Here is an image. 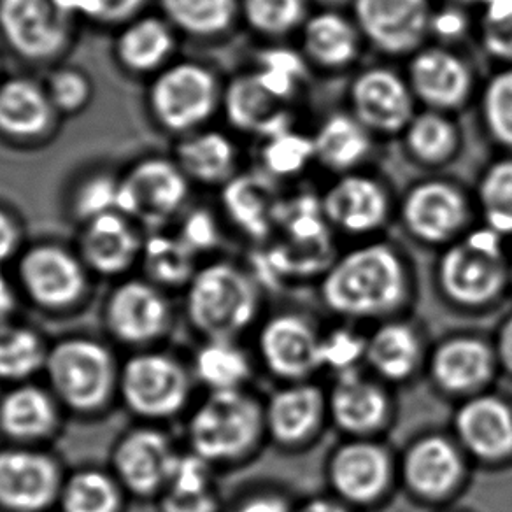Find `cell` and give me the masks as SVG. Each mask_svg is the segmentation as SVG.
<instances>
[{
  "instance_id": "obj_1",
  "label": "cell",
  "mask_w": 512,
  "mask_h": 512,
  "mask_svg": "<svg viewBox=\"0 0 512 512\" xmlns=\"http://www.w3.org/2000/svg\"><path fill=\"white\" fill-rule=\"evenodd\" d=\"M416 276L406 255L386 241H365L332 258L318 278V299L335 321L358 327L411 314Z\"/></svg>"
},
{
  "instance_id": "obj_2",
  "label": "cell",
  "mask_w": 512,
  "mask_h": 512,
  "mask_svg": "<svg viewBox=\"0 0 512 512\" xmlns=\"http://www.w3.org/2000/svg\"><path fill=\"white\" fill-rule=\"evenodd\" d=\"M511 253L505 239L486 225L441 249L434 285L444 306L463 314H488L511 297Z\"/></svg>"
},
{
  "instance_id": "obj_3",
  "label": "cell",
  "mask_w": 512,
  "mask_h": 512,
  "mask_svg": "<svg viewBox=\"0 0 512 512\" xmlns=\"http://www.w3.org/2000/svg\"><path fill=\"white\" fill-rule=\"evenodd\" d=\"M188 451L214 469H237L264 451V397L255 388L232 392H206L190 407L185 427Z\"/></svg>"
},
{
  "instance_id": "obj_4",
  "label": "cell",
  "mask_w": 512,
  "mask_h": 512,
  "mask_svg": "<svg viewBox=\"0 0 512 512\" xmlns=\"http://www.w3.org/2000/svg\"><path fill=\"white\" fill-rule=\"evenodd\" d=\"M186 320L206 339H239L253 334L264 318L265 288L253 271L232 262L197 269L186 286Z\"/></svg>"
},
{
  "instance_id": "obj_5",
  "label": "cell",
  "mask_w": 512,
  "mask_h": 512,
  "mask_svg": "<svg viewBox=\"0 0 512 512\" xmlns=\"http://www.w3.org/2000/svg\"><path fill=\"white\" fill-rule=\"evenodd\" d=\"M121 362L107 344L71 335L50 344L44 367L46 386L65 411L97 416L118 400Z\"/></svg>"
},
{
  "instance_id": "obj_6",
  "label": "cell",
  "mask_w": 512,
  "mask_h": 512,
  "mask_svg": "<svg viewBox=\"0 0 512 512\" xmlns=\"http://www.w3.org/2000/svg\"><path fill=\"white\" fill-rule=\"evenodd\" d=\"M323 479L325 491L351 509L379 511L399 491V451L386 439L341 437L325 456Z\"/></svg>"
},
{
  "instance_id": "obj_7",
  "label": "cell",
  "mask_w": 512,
  "mask_h": 512,
  "mask_svg": "<svg viewBox=\"0 0 512 512\" xmlns=\"http://www.w3.org/2000/svg\"><path fill=\"white\" fill-rule=\"evenodd\" d=\"M474 463L449 430H425L399 449V490L413 504L441 509L469 488Z\"/></svg>"
},
{
  "instance_id": "obj_8",
  "label": "cell",
  "mask_w": 512,
  "mask_h": 512,
  "mask_svg": "<svg viewBox=\"0 0 512 512\" xmlns=\"http://www.w3.org/2000/svg\"><path fill=\"white\" fill-rule=\"evenodd\" d=\"M190 365L160 349L134 351L121 362L118 400L143 423H162L186 413L192 404Z\"/></svg>"
},
{
  "instance_id": "obj_9",
  "label": "cell",
  "mask_w": 512,
  "mask_h": 512,
  "mask_svg": "<svg viewBox=\"0 0 512 512\" xmlns=\"http://www.w3.org/2000/svg\"><path fill=\"white\" fill-rule=\"evenodd\" d=\"M253 334L258 369L276 383L321 376L323 327L306 309L279 307L265 313Z\"/></svg>"
},
{
  "instance_id": "obj_10",
  "label": "cell",
  "mask_w": 512,
  "mask_h": 512,
  "mask_svg": "<svg viewBox=\"0 0 512 512\" xmlns=\"http://www.w3.org/2000/svg\"><path fill=\"white\" fill-rule=\"evenodd\" d=\"M425 377L437 395L453 404L490 392L502 377L491 335L455 330L432 341Z\"/></svg>"
},
{
  "instance_id": "obj_11",
  "label": "cell",
  "mask_w": 512,
  "mask_h": 512,
  "mask_svg": "<svg viewBox=\"0 0 512 512\" xmlns=\"http://www.w3.org/2000/svg\"><path fill=\"white\" fill-rule=\"evenodd\" d=\"M330 428L351 439H386L399 418L397 390L369 370L330 377L327 386Z\"/></svg>"
},
{
  "instance_id": "obj_12",
  "label": "cell",
  "mask_w": 512,
  "mask_h": 512,
  "mask_svg": "<svg viewBox=\"0 0 512 512\" xmlns=\"http://www.w3.org/2000/svg\"><path fill=\"white\" fill-rule=\"evenodd\" d=\"M174 309L165 290L148 279H125L102 304V325L116 344L134 351L157 348L171 332Z\"/></svg>"
},
{
  "instance_id": "obj_13",
  "label": "cell",
  "mask_w": 512,
  "mask_h": 512,
  "mask_svg": "<svg viewBox=\"0 0 512 512\" xmlns=\"http://www.w3.org/2000/svg\"><path fill=\"white\" fill-rule=\"evenodd\" d=\"M265 430L272 448L299 455L330 428L327 386L316 379L279 383L264 397Z\"/></svg>"
},
{
  "instance_id": "obj_14",
  "label": "cell",
  "mask_w": 512,
  "mask_h": 512,
  "mask_svg": "<svg viewBox=\"0 0 512 512\" xmlns=\"http://www.w3.org/2000/svg\"><path fill=\"white\" fill-rule=\"evenodd\" d=\"M449 432L476 469L512 467V400L497 392L456 402Z\"/></svg>"
},
{
  "instance_id": "obj_15",
  "label": "cell",
  "mask_w": 512,
  "mask_h": 512,
  "mask_svg": "<svg viewBox=\"0 0 512 512\" xmlns=\"http://www.w3.org/2000/svg\"><path fill=\"white\" fill-rule=\"evenodd\" d=\"M399 214L409 237L427 248L442 249L469 232L472 204L455 183L425 179L407 190Z\"/></svg>"
},
{
  "instance_id": "obj_16",
  "label": "cell",
  "mask_w": 512,
  "mask_h": 512,
  "mask_svg": "<svg viewBox=\"0 0 512 512\" xmlns=\"http://www.w3.org/2000/svg\"><path fill=\"white\" fill-rule=\"evenodd\" d=\"M181 453L164 428L155 423H141L125 430L114 442L111 472L130 497L157 500L169 483Z\"/></svg>"
},
{
  "instance_id": "obj_17",
  "label": "cell",
  "mask_w": 512,
  "mask_h": 512,
  "mask_svg": "<svg viewBox=\"0 0 512 512\" xmlns=\"http://www.w3.org/2000/svg\"><path fill=\"white\" fill-rule=\"evenodd\" d=\"M18 285L37 309L67 313L83 304L90 281L81 256L43 244L23 253L18 262Z\"/></svg>"
},
{
  "instance_id": "obj_18",
  "label": "cell",
  "mask_w": 512,
  "mask_h": 512,
  "mask_svg": "<svg viewBox=\"0 0 512 512\" xmlns=\"http://www.w3.org/2000/svg\"><path fill=\"white\" fill-rule=\"evenodd\" d=\"M55 455L36 446L0 448V512H50L65 481Z\"/></svg>"
},
{
  "instance_id": "obj_19",
  "label": "cell",
  "mask_w": 512,
  "mask_h": 512,
  "mask_svg": "<svg viewBox=\"0 0 512 512\" xmlns=\"http://www.w3.org/2000/svg\"><path fill=\"white\" fill-rule=\"evenodd\" d=\"M432 341L411 314L376 323L367 330L363 367L395 390L425 376Z\"/></svg>"
},
{
  "instance_id": "obj_20",
  "label": "cell",
  "mask_w": 512,
  "mask_h": 512,
  "mask_svg": "<svg viewBox=\"0 0 512 512\" xmlns=\"http://www.w3.org/2000/svg\"><path fill=\"white\" fill-rule=\"evenodd\" d=\"M432 15L430 0H353L363 41L388 57H411L423 48Z\"/></svg>"
},
{
  "instance_id": "obj_21",
  "label": "cell",
  "mask_w": 512,
  "mask_h": 512,
  "mask_svg": "<svg viewBox=\"0 0 512 512\" xmlns=\"http://www.w3.org/2000/svg\"><path fill=\"white\" fill-rule=\"evenodd\" d=\"M413 90L399 72L370 67L356 74L349 86L351 114L372 136H399L416 111Z\"/></svg>"
},
{
  "instance_id": "obj_22",
  "label": "cell",
  "mask_w": 512,
  "mask_h": 512,
  "mask_svg": "<svg viewBox=\"0 0 512 512\" xmlns=\"http://www.w3.org/2000/svg\"><path fill=\"white\" fill-rule=\"evenodd\" d=\"M320 200L321 211L330 228L349 237L379 234L392 216L388 188L363 172L341 174Z\"/></svg>"
},
{
  "instance_id": "obj_23",
  "label": "cell",
  "mask_w": 512,
  "mask_h": 512,
  "mask_svg": "<svg viewBox=\"0 0 512 512\" xmlns=\"http://www.w3.org/2000/svg\"><path fill=\"white\" fill-rule=\"evenodd\" d=\"M406 79L416 102L448 114L467 106L476 86L472 67L444 46H423L413 53Z\"/></svg>"
},
{
  "instance_id": "obj_24",
  "label": "cell",
  "mask_w": 512,
  "mask_h": 512,
  "mask_svg": "<svg viewBox=\"0 0 512 512\" xmlns=\"http://www.w3.org/2000/svg\"><path fill=\"white\" fill-rule=\"evenodd\" d=\"M72 16L67 0H0L2 32L25 57L46 58L58 53Z\"/></svg>"
},
{
  "instance_id": "obj_25",
  "label": "cell",
  "mask_w": 512,
  "mask_h": 512,
  "mask_svg": "<svg viewBox=\"0 0 512 512\" xmlns=\"http://www.w3.org/2000/svg\"><path fill=\"white\" fill-rule=\"evenodd\" d=\"M186 195L188 185L183 169L165 160H148L120 181V213L160 227L178 213Z\"/></svg>"
},
{
  "instance_id": "obj_26",
  "label": "cell",
  "mask_w": 512,
  "mask_h": 512,
  "mask_svg": "<svg viewBox=\"0 0 512 512\" xmlns=\"http://www.w3.org/2000/svg\"><path fill=\"white\" fill-rule=\"evenodd\" d=\"M151 102L164 125L172 130H188L213 114L218 104V83L202 65L179 64L157 79Z\"/></svg>"
},
{
  "instance_id": "obj_27",
  "label": "cell",
  "mask_w": 512,
  "mask_h": 512,
  "mask_svg": "<svg viewBox=\"0 0 512 512\" xmlns=\"http://www.w3.org/2000/svg\"><path fill=\"white\" fill-rule=\"evenodd\" d=\"M64 411L48 386L13 384L0 395V435L9 444L43 448L60 434Z\"/></svg>"
},
{
  "instance_id": "obj_28",
  "label": "cell",
  "mask_w": 512,
  "mask_h": 512,
  "mask_svg": "<svg viewBox=\"0 0 512 512\" xmlns=\"http://www.w3.org/2000/svg\"><path fill=\"white\" fill-rule=\"evenodd\" d=\"M79 249L88 271L116 278L136 264L143 244L127 218L121 213H113L88 221Z\"/></svg>"
},
{
  "instance_id": "obj_29",
  "label": "cell",
  "mask_w": 512,
  "mask_h": 512,
  "mask_svg": "<svg viewBox=\"0 0 512 512\" xmlns=\"http://www.w3.org/2000/svg\"><path fill=\"white\" fill-rule=\"evenodd\" d=\"M290 107L269 92L255 72L235 78L225 95V111L230 123L242 132L262 139L292 128Z\"/></svg>"
},
{
  "instance_id": "obj_30",
  "label": "cell",
  "mask_w": 512,
  "mask_h": 512,
  "mask_svg": "<svg viewBox=\"0 0 512 512\" xmlns=\"http://www.w3.org/2000/svg\"><path fill=\"white\" fill-rule=\"evenodd\" d=\"M300 32L302 55L325 71H342L355 64L362 53L363 36L358 25L337 11L307 16Z\"/></svg>"
},
{
  "instance_id": "obj_31",
  "label": "cell",
  "mask_w": 512,
  "mask_h": 512,
  "mask_svg": "<svg viewBox=\"0 0 512 512\" xmlns=\"http://www.w3.org/2000/svg\"><path fill=\"white\" fill-rule=\"evenodd\" d=\"M193 379L206 392H232L251 388L258 372L253 348L239 339H206L190 362Z\"/></svg>"
},
{
  "instance_id": "obj_32",
  "label": "cell",
  "mask_w": 512,
  "mask_h": 512,
  "mask_svg": "<svg viewBox=\"0 0 512 512\" xmlns=\"http://www.w3.org/2000/svg\"><path fill=\"white\" fill-rule=\"evenodd\" d=\"M157 502L160 512L225 511L218 469L192 451H183Z\"/></svg>"
},
{
  "instance_id": "obj_33",
  "label": "cell",
  "mask_w": 512,
  "mask_h": 512,
  "mask_svg": "<svg viewBox=\"0 0 512 512\" xmlns=\"http://www.w3.org/2000/svg\"><path fill=\"white\" fill-rule=\"evenodd\" d=\"M223 204L235 227L256 241L274 232L281 202L276 199L274 179L265 172L228 179Z\"/></svg>"
},
{
  "instance_id": "obj_34",
  "label": "cell",
  "mask_w": 512,
  "mask_h": 512,
  "mask_svg": "<svg viewBox=\"0 0 512 512\" xmlns=\"http://www.w3.org/2000/svg\"><path fill=\"white\" fill-rule=\"evenodd\" d=\"M372 134L351 113H334L314 132L316 162L335 174L355 172L374 150Z\"/></svg>"
},
{
  "instance_id": "obj_35",
  "label": "cell",
  "mask_w": 512,
  "mask_h": 512,
  "mask_svg": "<svg viewBox=\"0 0 512 512\" xmlns=\"http://www.w3.org/2000/svg\"><path fill=\"white\" fill-rule=\"evenodd\" d=\"M404 146L414 162L425 167L449 164L460 150V130L448 113L425 109L414 114L402 132Z\"/></svg>"
},
{
  "instance_id": "obj_36",
  "label": "cell",
  "mask_w": 512,
  "mask_h": 512,
  "mask_svg": "<svg viewBox=\"0 0 512 512\" xmlns=\"http://www.w3.org/2000/svg\"><path fill=\"white\" fill-rule=\"evenodd\" d=\"M127 497L111 469L85 467L65 476L57 507L60 512H123Z\"/></svg>"
},
{
  "instance_id": "obj_37",
  "label": "cell",
  "mask_w": 512,
  "mask_h": 512,
  "mask_svg": "<svg viewBox=\"0 0 512 512\" xmlns=\"http://www.w3.org/2000/svg\"><path fill=\"white\" fill-rule=\"evenodd\" d=\"M50 344L36 328L22 323L0 327V383H29L44 372Z\"/></svg>"
},
{
  "instance_id": "obj_38",
  "label": "cell",
  "mask_w": 512,
  "mask_h": 512,
  "mask_svg": "<svg viewBox=\"0 0 512 512\" xmlns=\"http://www.w3.org/2000/svg\"><path fill=\"white\" fill-rule=\"evenodd\" d=\"M50 114V100L27 79H15L0 88V130L9 136L41 134L50 123Z\"/></svg>"
},
{
  "instance_id": "obj_39",
  "label": "cell",
  "mask_w": 512,
  "mask_h": 512,
  "mask_svg": "<svg viewBox=\"0 0 512 512\" xmlns=\"http://www.w3.org/2000/svg\"><path fill=\"white\" fill-rule=\"evenodd\" d=\"M141 256L146 279L162 290L186 288L197 272V255L179 239V235H151L143 244Z\"/></svg>"
},
{
  "instance_id": "obj_40",
  "label": "cell",
  "mask_w": 512,
  "mask_h": 512,
  "mask_svg": "<svg viewBox=\"0 0 512 512\" xmlns=\"http://www.w3.org/2000/svg\"><path fill=\"white\" fill-rule=\"evenodd\" d=\"M237 151L225 134L202 132L186 139L179 148L181 169L202 183H220L232 179Z\"/></svg>"
},
{
  "instance_id": "obj_41",
  "label": "cell",
  "mask_w": 512,
  "mask_h": 512,
  "mask_svg": "<svg viewBox=\"0 0 512 512\" xmlns=\"http://www.w3.org/2000/svg\"><path fill=\"white\" fill-rule=\"evenodd\" d=\"M477 206L486 227L504 239L512 237V157L495 160L484 169L477 183Z\"/></svg>"
},
{
  "instance_id": "obj_42",
  "label": "cell",
  "mask_w": 512,
  "mask_h": 512,
  "mask_svg": "<svg viewBox=\"0 0 512 512\" xmlns=\"http://www.w3.org/2000/svg\"><path fill=\"white\" fill-rule=\"evenodd\" d=\"M313 162V137L300 134L293 127L264 139L260 150L262 169L274 181L297 178Z\"/></svg>"
},
{
  "instance_id": "obj_43",
  "label": "cell",
  "mask_w": 512,
  "mask_h": 512,
  "mask_svg": "<svg viewBox=\"0 0 512 512\" xmlns=\"http://www.w3.org/2000/svg\"><path fill=\"white\" fill-rule=\"evenodd\" d=\"M179 29L199 37L223 34L234 22L237 0H162Z\"/></svg>"
},
{
  "instance_id": "obj_44",
  "label": "cell",
  "mask_w": 512,
  "mask_h": 512,
  "mask_svg": "<svg viewBox=\"0 0 512 512\" xmlns=\"http://www.w3.org/2000/svg\"><path fill=\"white\" fill-rule=\"evenodd\" d=\"M171 30L155 18L130 25L120 39V57L128 67L150 71L162 64L172 50Z\"/></svg>"
},
{
  "instance_id": "obj_45",
  "label": "cell",
  "mask_w": 512,
  "mask_h": 512,
  "mask_svg": "<svg viewBox=\"0 0 512 512\" xmlns=\"http://www.w3.org/2000/svg\"><path fill=\"white\" fill-rule=\"evenodd\" d=\"M306 57L288 48H269L258 57L256 78L279 100L292 106L307 76Z\"/></svg>"
},
{
  "instance_id": "obj_46",
  "label": "cell",
  "mask_w": 512,
  "mask_h": 512,
  "mask_svg": "<svg viewBox=\"0 0 512 512\" xmlns=\"http://www.w3.org/2000/svg\"><path fill=\"white\" fill-rule=\"evenodd\" d=\"M241 8L249 27L269 39L290 36L307 20L306 0H241Z\"/></svg>"
},
{
  "instance_id": "obj_47",
  "label": "cell",
  "mask_w": 512,
  "mask_h": 512,
  "mask_svg": "<svg viewBox=\"0 0 512 512\" xmlns=\"http://www.w3.org/2000/svg\"><path fill=\"white\" fill-rule=\"evenodd\" d=\"M367 330L353 323L335 321L323 328L321 337V374L339 376L349 370L362 369L365 360Z\"/></svg>"
},
{
  "instance_id": "obj_48",
  "label": "cell",
  "mask_w": 512,
  "mask_h": 512,
  "mask_svg": "<svg viewBox=\"0 0 512 512\" xmlns=\"http://www.w3.org/2000/svg\"><path fill=\"white\" fill-rule=\"evenodd\" d=\"M481 118L491 141L512 151V65L495 72L484 85Z\"/></svg>"
},
{
  "instance_id": "obj_49",
  "label": "cell",
  "mask_w": 512,
  "mask_h": 512,
  "mask_svg": "<svg viewBox=\"0 0 512 512\" xmlns=\"http://www.w3.org/2000/svg\"><path fill=\"white\" fill-rule=\"evenodd\" d=\"M479 39L491 58L512 65V0H495L484 6Z\"/></svg>"
},
{
  "instance_id": "obj_50",
  "label": "cell",
  "mask_w": 512,
  "mask_h": 512,
  "mask_svg": "<svg viewBox=\"0 0 512 512\" xmlns=\"http://www.w3.org/2000/svg\"><path fill=\"white\" fill-rule=\"evenodd\" d=\"M297 502L283 486L262 483L241 491L223 512H295Z\"/></svg>"
},
{
  "instance_id": "obj_51",
  "label": "cell",
  "mask_w": 512,
  "mask_h": 512,
  "mask_svg": "<svg viewBox=\"0 0 512 512\" xmlns=\"http://www.w3.org/2000/svg\"><path fill=\"white\" fill-rule=\"evenodd\" d=\"M76 211L86 221L104 214L120 213V183L109 178H95L79 190Z\"/></svg>"
},
{
  "instance_id": "obj_52",
  "label": "cell",
  "mask_w": 512,
  "mask_h": 512,
  "mask_svg": "<svg viewBox=\"0 0 512 512\" xmlns=\"http://www.w3.org/2000/svg\"><path fill=\"white\" fill-rule=\"evenodd\" d=\"M144 0H67L72 15L86 16L97 22H120L134 15Z\"/></svg>"
},
{
  "instance_id": "obj_53",
  "label": "cell",
  "mask_w": 512,
  "mask_h": 512,
  "mask_svg": "<svg viewBox=\"0 0 512 512\" xmlns=\"http://www.w3.org/2000/svg\"><path fill=\"white\" fill-rule=\"evenodd\" d=\"M179 239L185 242L195 255L206 253L218 244L220 239L218 225L207 211H193L183 221L179 230Z\"/></svg>"
},
{
  "instance_id": "obj_54",
  "label": "cell",
  "mask_w": 512,
  "mask_h": 512,
  "mask_svg": "<svg viewBox=\"0 0 512 512\" xmlns=\"http://www.w3.org/2000/svg\"><path fill=\"white\" fill-rule=\"evenodd\" d=\"M50 97L55 106L72 111L83 106L88 97V85L85 78H81L76 72H58L57 76L51 79Z\"/></svg>"
},
{
  "instance_id": "obj_55",
  "label": "cell",
  "mask_w": 512,
  "mask_h": 512,
  "mask_svg": "<svg viewBox=\"0 0 512 512\" xmlns=\"http://www.w3.org/2000/svg\"><path fill=\"white\" fill-rule=\"evenodd\" d=\"M469 27L467 18L463 15L460 6L453 4L451 8L442 9L432 15L430 20V34H435L439 39H460Z\"/></svg>"
},
{
  "instance_id": "obj_56",
  "label": "cell",
  "mask_w": 512,
  "mask_h": 512,
  "mask_svg": "<svg viewBox=\"0 0 512 512\" xmlns=\"http://www.w3.org/2000/svg\"><path fill=\"white\" fill-rule=\"evenodd\" d=\"M491 339L495 344L502 376L509 377L512 381V309L498 321Z\"/></svg>"
},
{
  "instance_id": "obj_57",
  "label": "cell",
  "mask_w": 512,
  "mask_h": 512,
  "mask_svg": "<svg viewBox=\"0 0 512 512\" xmlns=\"http://www.w3.org/2000/svg\"><path fill=\"white\" fill-rule=\"evenodd\" d=\"M295 512H358L351 509L349 505L344 504L341 500L332 497L330 493H318L311 497L300 498L295 507Z\"/></svg>"
},
{
  "instance_id": "obj_58",
  "label": "cell",
  "mask_w": 512,
  "mask_h": 512,
  "mask_svg": "<svg viewBox=\"0 0 512 512\" xmlns=\"http://www.w3.org/2000/svg\"><path fill=\"white\" fill-rule=\"evenodd\" d=\"M20 246V234L9 216L0 213V264L15 256Z\"/></svg>"
},
{
  "instance_id": "obj_59",
  "label": "cell",
  "mask_w": 512,
  "mask_h": 512,
  "mask_svg": "<svg viewBox=\"0 0 512 512\" xmlns=\"http://www.w3.org/2000/svg\"><path fill=\"white\" fill-rule=\"evenodd\" d=\"M18 311V292L11 281L0 274V327L15 321Z\"/></svg>"
},
{
  "instance_id": "obj_60",
  "label": "cell",
  "mask_w": 512,
  "mask_h": 512,
  "mask_svg": "<svg viewBox=\"0 0 512 512\" xmlns=\"http://www.w3.org/2000/svg\"><path fill=\"white\" fill-rule=\"evenodd\" d=\"M451 4H456V6H479V8H484V6H488L491 2H495V0H448Z\"/></svg>"
},
{
  "instance_id": "obj_61",
  "label": "cell",
  "mask_w": 512,
  "mask_h": 512,
  "mask_svg": "<svg viewBox=\"0 0 512 512\" xmlns=\"http://www.w3.org/2000/svg\"><path fill=\"white\" fill-rule=\"evenodd\" d=\"M432 512H472L469 509H462V507H455V505H448V507H441V509H434Z\"/></svg>"
},
{
  "instance_id": "obj_62",
  "label": "cell",
  "mask_w": 512,
  "mask_h": 512,
  "mask_svg": "<svg viewBox=\"0 0 512 512\" xmlns=\"http://www.w3.org/2000/svg\"><path fill=\"white\" fill-rule=\"evenodd\" d=\"M509 278H511V297H512V253H511V267H509Z\"/></svg>"
}]
</instances>
